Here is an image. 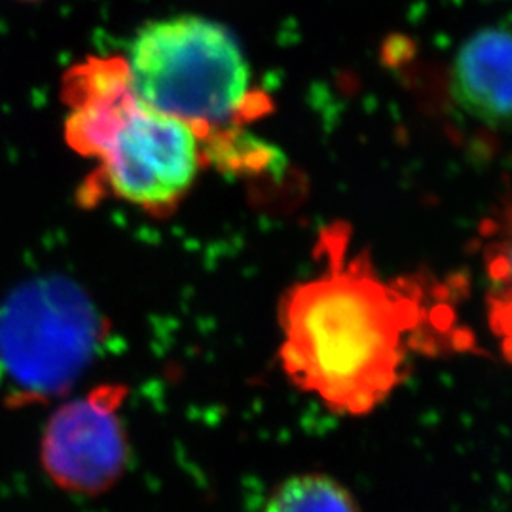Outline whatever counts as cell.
<instances>
[{"instance_id": "obj_1", "label": "cell", "mask_w": 512, "mask_h": 512, "mask_svg": "<svg viewBox=\"0 0 512 512\" xmlns=\"http://www.w3.org/2000/svg\"><path fill=\"white\" fill-rule=\"evenodd\" d=\"M418 302L359 260L296 287L283 310V368L332 412L365 416L401 382Z\"/></svg>"}, {"instance_id": "obj_5", "label": "cell", "mask_w": 512, "mask_h": 512, "mask_svg": "<svg viewBox=\"0 0 512 512\" xmlns=\"http://www.w3.org/2000/svg\"><path fill=\"white\" fill-rule=\"evenodd\" d=\"M126 387L99 385L61 406L42 437V465L61 490L97 495L112 488L129 461L120 406Z\"/></svg>"}, {"instance_id": "obj_6", "label": "cell", "mask_w": 512, "mask_h": 512, "mask_svg": "<svg viewBox=\"0 0 512 512\" xmlns=\"http://www.w3.org/2000/svg\"><path fill=\"white\" fill-rule=\"evenodd\" d=\"M63 101L69 107L65 137L84 156L101 158L137 97L124 57H90L63 78Z\"/></svg>"}, {"instance_id": "obj_4", "label": "cell", "mask_w": 512, "mask_h": 512, "mask_svg": "<svg viewBox=\"0 0 512 512\" xmlns=\"http://www.w3.org/2000/svg\"><path fill=\"white\" fill-rule=\"evenodd\" d=\"M99 160L122 200L145 207L175 202L198 171V129L137 103Z\"/></svg>"}, {"instance_id": "obj_2", "label": "cell", "mask_w": 512, "mask_h": 512, "mask_svg": "<svg viewBox=\"0 0 512 512\" xmlns=\"http://www.w3.org/2000/svg\"><path fill=\"white\" fill-rule=\"evenodd\" d=\"M129 82L147 109L207 128L249 99L251 73L238 40L220 23L179 16L147 23L133 40Z\"/></svg>"}, {"instance_id": "obj_7", "label": "cell", "mask_w": 512, "mask_h": 512, "mask_svg": "<svg viewBox=\"0 0 512 512\" xmlns=\"http://www.w3.org/2000/svg\"><path fill=\"white\" fill-rule=\"evenodd\" d=\"M511 52L509 31L488 27L469 38L454 59V99L488 126H503L511 116Z\"/></svg>"}, {"instance_id": "obj_8", "label": "cell", "mask_w": 512, "mask_h": 512, "mask_svg": "<svg viewBox=\"0 0 512 512\" xmlns=\"http://www.w3.org/2000/svg\"><path fill=\"white\" fill-rule=\"evenodd\" d=\"M264 512H359L348 490L325 475H300L283 482Z\"/></svg>"}, {"instance_id": "obj_3", "label": "cell", "mask_w": 512, "mask_h": 512, "mask_svg": "<svg viewBox=\"0 0 512 512\" xmlns=\"http://www.w3.org/2000/svg\"><path fill=\"white\" fill-rule=\"evenodd\" d=\"M103 321L63 277L25 283L0 308V361L29 395L69 389L92 361Z\"/></svg>"}]
</instances>
